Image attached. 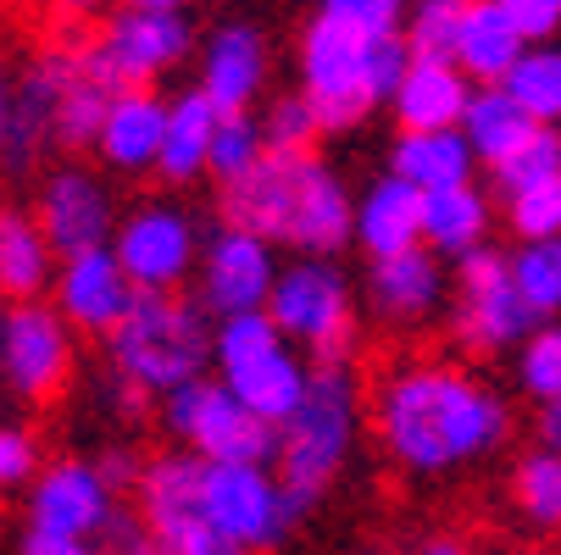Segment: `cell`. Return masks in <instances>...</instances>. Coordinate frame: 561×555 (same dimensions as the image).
Masks as SVG:
<instances>
[{
  "mask_svg": "<svg viewBox=\"0 0 561 555\" xmlns=\"http://www.w3.org/2000/svg\"><path fill=\"white\" fill-rule=\"evenodd\" d=\"M506 401L461 367H400L378 389L383 450L412 472H450L461 461L490 455L506 439Z\"/></svg>",
  "mask_w": 561,
  "mask_h": 555,
  "instance_id": "1",
  "label": "cell"
},
{
  "mask_svg": "<svg viewBox=\"0 0 561 555\" xmlns=\"http://www.w3.org/2000/svg\"><path fill=\"white\" fill-rule=\"evenodd\" d=\"M222 217L228 228H245L267 245H289L295 256H334L356 240V200L345 178L323 155H278L222 184Z\"/></svg>",
  "mask_w": 561,
  "mask_h": 555,
  "instance_id": "2",
  "label": "cell"
},
{
  "mask_svg": "<svg viewBox=\"0 0 561 555\" xmlns=\"http://www.w3.org/2000/svg\"><path fill=\"white\" fill-rule=\"evenodd\" d=\"M356 428H362L356 378L345 367H311L300 406L278 423V461H273L278 484L300 517L334 489L340 466L356 450Z\"/></svg>",
  "mask_w": 561,
  "mask_h": 555,
  "instance_id": "3",
  "label": "cell"
},
{
  "mask_svg": "<svg viewBox=\"0 0 561 555\" xmlns=\"http://www.w3.org/2000/svg\"><path fill=\"white\" fill-rule=\"evenodd\" d=\"M211 334L217 328H206L201 300H184L173 289H139L128 316L106 334V367L128 372L139 389H150L162 401L179 383L206 372Z\"/></svg>",
  "mask_w": 561,
  "mask_h": 555,
  "instance_id": "4",
  "label": "cell"
},
{
  "mask_svg": "<svg viewBox=\"0 0 561 555\" xmlns=\"http://www.w3.org/2000/svg\"><path fill=\"white\" fill-rule=\"evenodd\" d=\"M211 361H217V378H222L262 423H273V428L300 406L306 378H311V367L295 361L289 339L278 334V323H273L267 311L222 316L217 334H211Z\"/></svg>",
  "mask_w": 561,
  "mask_h": 555,
  "instance_id": "5",
  "label": "cell"
},
{
  "mask_svg": "<svg viewBox=\"0 0 561 555\" xmlns=\"http://www.w3.org/2000/svg\"><path fill=\"white\" fill-rule=\"evenodd\" d=\"M162 423L201 461H222V466H273L278 461V428L262 423L222 378H206V372L179 383L173 394H162Z\"/></svg>",
  "mask_w": 561,
  "mask_h": 555,
  "instance_id": "6",
  "label": "cell"
},
{
  "mask_svg": "<svg viewBox=\"0 0 561 555\" xmlns=\"http://www.w3.org/2000/svg\"><path fill=\"white\" fill-rule=\"evenodd\" d=\"M267 316L284 339L306 345L317 367H345L356 345V316H351V278L334 256H295L278 267V284L267 294Z\"/></svg>",
  "mask_w": 561,
  "mask_h": 555,
  "instance_id": "7",
  "label": "cell"
},
{
  "mask_svg": "<svg viewBox=\"0 0 561 555\" xmlns=\"http://www.w3.org/2000/svg\"><path fill=\"white\" fill-rule=\"evenodd\" d=\"M201 455L190 450H168V455H150L134 500H139V522L150 528V539L162 544L168 555H245L211 517L201 500Z\"/></svg>",
  "mask_w": 561,
  "mask_h": 555,
  "instance_id": "8",
  "label": "cell"
},
{
  "mask_svg": "<svg viewBox=\"0 0 561 555\" xmlns=\"http://www.w3.org/2000/svg\"><path fill=\"white\" fill-rule=\"evenodd\" d=\"M539 328V316L512 284V267L501 251H472L456 262V305H450V334L467 350H517Z\"/></svg>",
  "mask_w": 561,
  "mask_h": 555,
  "instance_id": "9",
  "label": "cell"
},
{
  "mask_svg": "<svg viewBox=\"0 0 561 555\" xmlns=\"http://www.w3.org/2000/svg\"><path fill=\"white\" fill-rule=\"evenodd\" d=\"M367 39L373 34H356V28L323 18V12H317V23L300 39V95L311 101L323 134L356 128L373 112V95H367Z\"/></svg>",
  "mask_w": 561,
  "mask_h": 555,
  "instance_id": "10",
  "label": "cell"
},
{
  "mask_svg": "<svg viewBox=\"0 0 561 555\" xmlns=\"http://www.w3.org/2000/svg\"><path fill=\"white\" fill-rule=\"evenodd\" d=\"M201 500H206V517L245 555L278 550L289 539V528L300 522V511L284 495L273 466H222V461H206L201 466Z\"/></svg>",
  "mask_w": 561,
  "mask_h": 555,
  "instance_id": "11",
  "label": "cell"
},
{
  "mask_svg": "<svg viewBox=\"0 0 561 555\" xmlns=\"http://www.w3.org/2000/svg\"><path fill=\"white\" fill-rule=\"evenodd\" d=\"M72 378V328L45 300H18L0 316V383L18 401H56Z\"/></svg>",
  "mask_w": 561,
  "mask_h": 555,
  "instance_id": "12",
  "label": "cell"
},
{
  "mask_svg": "<svg viewBox=\"0 0 561 555\" xmlns=\"http://www.w3.org/2000/svg\"><path fill=\"white\" fill-rule=\"evenodd\" d=\"M112 256L123 262L134 289H179L201 267V228L184 206L145 200L128 217H117Z\"/></svg>",
  "mask_w": 561,
  "mask_h": 555,
  "instance_id": "13",
  "label": "cell"
},
{
  "mask_svg": "<svg viewBox=\"0 0 561 555\" xmlns=\"http://www.w3.org/2000/svg\"><path fill=\"white\" fill-rule=\"evenodd\" d=\"M195 45V28L184 12H139L123 7L95 28V50L101 61L117 72L123 90H150L162 72H173Z\"/></svg>",
  "mask_w": 561,
  "mask_h": 555,
  "instance_id": "14",
  "label": "cell"
},
{
  "mask_svg": "<svg viewBox=\"0 0 561 555\" xmlns=\"http://www.w3.org/2000/svg\"><path fill=\"white\" fill-rule=\"evenodd\" d=\"M34 217H39V228H45L56 262L84 256V251H101V245H112V233H117V200H112L106 178L90 173V167H78V162L56 167V173L39 184Z\"/></svg>",
  "mask_w": 561,
  "mask_h": 555,
  "instance_id": "15",
  "label": "cell"
},
{
  "mask_svg": "<svg viewBox=\"0 0 561 555\" xmlns=\"http://www.w3.org/2000/svg\"><path fill=\"white\" fill-rule=\"evenodd\" d=\"M278 284L273 245L245 228H217L201 245V305L206 316H239V311H267V294Z\"/></svg>",
  "mask_w": 561,
  "mask_h": 555,
  "instance_id": "16",
  "label": "cell"
},
{
  "mask_svg": "<svg viewBox=\"0 0 561 555\" xmlns=\"http://www.w3.org/2000/svg\"><path fill=\"white\" fill-rule=\"evenodd\" d=\"M117 517V495L101 478L95 461H50L34 472L28 484V522L50 528V533H72V539H101Z\"/></svg>",
  "mask_w": 561,
  "mask_h": 555,
  "instance_id": "17",
  "label": "cell"
},
{
  "mask_svg": "<svg viewBox=\"0 0 561 555\" xmlns=\"http://www.w3.org/2000/svg\"><path fill=\"white\" fill-rule=\"evenodd\" d=\"M134 294H139V289L128 284V273H123V262L112 256V245L56 262L50 305L67 316L72 334H101V339H106L123 316H128Z\"/></svg>",
  "mask_w": 561,
  "mask_h": 555,
  "instance_id": "18",
  "label": "cell"
},
{
  "mask_svg": "<svg viewBox=\"0 0 561 555\" xmlns=\"http://www.w3.org/2000/svg\"><path fill=\"white\" fill-rule=\"evenodd\" d=\"M267 84V45L251 23H222L206 39V61H201V95L217 112H251V101Z\"/></svg>",
  "mask_w": 561,
  "mask_h": 555,
  "instance_id": "19",
  "label": "cell"
},
{
  "mask_svg": "<svg viewBox=\"0 0 561 555\" xmlns=\"http://www.w3.org/2000/svg\"><path fill=\"white\" fill-rule=\"evenodd\" d=\"M445 267L434 251L412 245L400 256H378L367 267V305L373 316H383V323H417V316H428L439 300H445Z\"/></svg>",
  "mask_w": 561,
  "mask_h": 555,
  "instance_id": "20",
  "label": "cell"
},
{
  "mask_svg": "<svg viewBox=\"0 0 561 555\" xmlns=\"http://www.w3.org/2000/svg\"><path fill=\"white\" fill-rule=\"evenodd\" d=\"M162 134H168V106L150 90H123L95 134V155L112 173H156L162 162Z\"/></svg>",
  "mask_w": 561,
  "mask_h": 555,
  "instance_id": "21",
  "label": "cell"
},
{
  "mask_svg": "<svg viewBox=\"0 0 561 555\" xmlns=\"http://www.w3.org/2000/svg\"><path fill=\"white\" fill-rule=\"evenodd\" d=\"M356 245L378 262V256H400L423 245V189H412L407 178H373L367 195L356 200Z\"/></svg>",
  "mask_w": 561,
  "mask_h": 555,
  "instance_id": "22",
  "label": "cell"
},
{
  "mask_svg": "<svg viewBox=\"0 0 561 555\" xmlns=\"http://www.w3.org/2000/svg\"><path fill=\"white\" fill-rule=\"evenodd\" d=\"M467 95H472V78L456 61L412 56V67H407V78H400L389 106L400 117V134H428V128H456L461 112H467Z\"/></svg>",
  "mask_w": 561,
  "mask_h": 555,
  "instance_id": "23",
  "label": "cell"
},
{
  "mask_svg": "<svg viewBox=\"0 0 561 555\" xmlns=\"http://www.w3.org/2000/svg\"><path fill=\"white\" fill-rule=\"evenodd\" d=\"M50 150H56V78H50V61L34 56V61L18 72L12 139H7V155H0V167H7L12 178H28Z\"/></svg>",
  "mask_w": 561,
  "mask_h": 555,
  "instance_id": "24",
  "label": "cell"
},
{
  "mask_svg": "<svg viewBox=\"0 0 561 555\" xmlns=\"http://www.w3.org/2000/svg\"><path fill=\"white\" fill-rule=\"evenodd\" d=\"M56 284V251L45 240L39 217L0 206V300H45Z\"/></svg>",
  "mask_w": 561,
  "mask_h": 555,
  "instance_id": "25",
  "label": "cell"
},
{
  "mask_svg": "<svg viewBox=\"0 0 561 555\" xmlns=\"http://www.w3.org/2000/svg\"><path fill=\"white\" fill-rule=\"evenodd\" d=\"M472 144L461 139V128H428V134H400L389 150V173L407 178L412 189L434 195V189H456L472 184Z\"/></svg>",
  "mask_w": 561,
  "mask_h": 555,
  "instance_id": "26",
  "label": "cell"
},
{
  "mask_svg": "<svg viewBox=\"0 0 561 555\" xmlns=\"http://www.w3.org/2000/svg\"><path fill=\"white\" fill-rule=\"evenodd\" d=\"M490 195L478 184H456V189H434L423 195V240L434 256H472L490 245Z\"/></svg>",
  "mask_w": 561,
  "mask_h": 555,
  "instance_id": "27",
  "label": "cell"
},
{
  "mask_svg": "<svg viewBox=\"0 0 561 555\" xmlns=\"http://www.w3.org/2000/svg\"><path fill=\"white\" fill-rule=\"evenodd\" d=\"M461 139L472 144V155L484 162L490 173L506 162V155H517L523 144H528V134L539 128L501 84H478L472 95H467V112H461Z\"/></svg>",
  "mask_w": 561,
  "mask_h": 555,
  "instance_id": "28",
  "label": "cell"
},
{
  "mask_svg": "<svg viewBox=\"0 0 561 555\" xmlns=\"http://www.w3.org/2000/svg\"><path fill=\"white\" fill-rule=\"evenodd\" d=\"M523 50H528L523 34L506 23V12L495 0H467V18H461V34H456V67L472 84H501Z\"/></svg>",
  "mask_w": 561,
  "mask_h": 555,
  "instance_id": "29",
  "label": "cell"
},
{
  "mask_svg": "<svg viewBox=\"0 0 561 555\" xmlns=\"http://www.w3.org/2000/svg\"><path fill=\"white\" fill-rule=\"evenodd\" d=\"M211 128H217V106L201 90H184L179 101H168V134H162V173L168 184H190L206 173V150H211Z\"/></svg>",
  "mask_w": 561,
  "mask_h": 555,
  "instance_id": "30",
  "label": "cell"
},
{
  "mask_svg": "<svg viewBox=\"0 0 561 555\" xmlns=\"http://www.w3.org/2000/svg\"><path fill=\"white\" fill-rule=\"evenodd\" d=\"M501 90L545 128L561 123V45H528L517 67L501 78Z\"/></svg>",
  "mask_w": 561,
  "mask_h": 555,
  "instance_id": "31",
  "label": "cell"
},
{
  "mask_svg": "<svg viewBox=\"0 0 561 555\" xmlns=\"http://www.w3.org/2000/svg\"><path fill=\"white\" fill-rule=\"evenodd\" d=\"M506 267H512V284L528 300V311L539 323H556L561 316V240H523L506 256Z\"/></svg>",
  "mask_w": 561,
  "mask_h": 555,
  "instance_id": "32",
  "label": "cell"
},
{
  "mask_svg": "<svg viewBox=\"0 0 561 555\" xmlns=\"http://www.w3.org/2000/svg\"><path fill=\"white\" fill-rule=\"evenodd\" d=\"M262 155H267L262 123H251V112H217L211 150H206V173H217L222 184H233V178H245Z\"/></svg>",
  "mask_w": 561,
  "mask_h": 555,
  "instance_id": "33",
  "label": "cell"
},
{
  "mask_svg": "<svg viewBox=\"0 0 561 555\" xmlns=\"http://www.w3.org/2000/svg\"><path fill=\"white\" fill-rule=\"evenodd\" d=\"M461 18H467V0H412L400 34H407L412 56H423V61H456Z\"/></svg>",
  "mask_w": 561,
  "mask_h": 555,
  "instance_id": "34",
  "label": "cell"
},
{
  "mask_svg": "<svg viewBox=\"0 0 561 555\" xmlns=\"http://www.w3.org/2000/svg\"><path fill=\"white\" fill-rule=\"evenodd\" d=\"M556 173H561V128H545V123H539V128L528 134V144L495 167V184H501V195L512 200V195H523V189H534V184H545V178H556Z\"/></svg>",
  "mask_w": 561,
  "mask_h": 555,
  "instance_id": "35",
  "label": "cell"
},
{
  "mask_svg": "<svg viewBox=\"0 0 561 555\" xmlns=\"http://www.w3.org/2000/svg\"><path fill=\"white\" fill-rule=\"evenodd\" d=\"M517 506L528 511V522L561 528V455L556 450H534L528 461H517Z\"/></svg>",
  "mask_w": 561,
  "mask_h": 555,
  "instance_id": "36",
  "label": "cell"
},
{
  "mask_svg": "<svg viewBox=\"0 0 561 555\" xmlns=\"http://www.w3.org/2000/svg\"><path fill=\"white\" fill-rule=\"evenodd\" d=\"M517 383L534 394L539 406H550L561 394V323H539L517 345Z\"/></svg>",
  "mask_w": 561,
  "mask_h": 555,
  "instance_id": "37",
  "label": "cell"
},
{
  "mask_svg": "<svg viewBox=\"0 0 561 555\" xmlns=\"http://www.w3.org/2000/svg\"><path fill=\"white\" fill-rule=\"evenodd\" d=\"M317 134H323V123H317L306 95H278L262 112V144L278 150V155H306L317 144Z\"/></svg>",
  "mask_w": 561,
  "mask_h": 555,
  "instance_id": "38",
  "label": "cell"
},
{
  "mask_svg": "<svg viewBox=\"0 0 561 555\" xmlns=\"http://www.w3.org/2000/svg\"><path fill=\"white\" fill-rule=\"evenodd\" d=\"M506 217H512L517 240H561V173L523 189V195H512Z\"/></svg>",
  "mask_w": 561,
  "mask_h": 555,
  "instance_id": "39",
  "label": "cell"
},
{
  "mask_svg": "<svg viewBox=\"0 0 561 555\" xmlns=\"http://www.w3.org/2000/svg\"><path fill=\"white\" fill-rule=\"evenodd\" d=\"M412 0H323V18L356 28V34H400Z\"/></svg>",
  "mask_w": 561,
  "mask_h": 555,
  "instance_id": "40",
  "label": "cell"
},
{
  "mask_svg": "<svg viewBox=\"0 0 561 555\" xmlns=\"http://www.w3.org/2000/svg\"><path fill=\"white\" fill-rule=\"evenodd\" d=\"M495 7L523 34V45H550L561 34V0H495Z\"/></svg>",
  "mask_w": 561,
  "mask_h": 555,
  "instance_id": "41",
  "label": "cell"
},
{
  "mask_svg": "<svg viewBox=\"0 0 561 555\" xmlns=\"http://www.w3.org/2000/svg\"><path fill=\"white\" fill-rule=\"evenodd\" d=\"M34 472H39V439L23 428H0V495L34 484Z\"/></svg>",
  "mask_w": 561,
  "mask_h": 555,
  "instance_id": "42",
  "label": "cell"
},
{
  "mask_svg": "<svg viewBox=\"0 0 561 555\" xmlns=\"http://www.w3.org/2000/svg\"><path fill=\"white\" fill-rule=\"evenodd\" d=\"M95 394H101L106 412H117V417H128V423H139V417L150 412V401H156L150 389H139V383H134L128 372H117V367H106V378L95 383Z\"/></svg>",
  "mask_w": 561,
  "mask_h": 555,
  "instance_id": "43",
  "label": "cell"
},
{
  "mask_svg": "<svg viewBox=\"0 0 561 555\" xmlns=\"http://www.w3.org/2000/svg\"><path fill=\"white\" fill-rule=\"evenodd\" d=\"M95 550H101V555H168L162 544L150 539V528H145L139 517H128V511L112 517V528L95 539Z\"/></svg>",
  "mask_w": 561,
  "mask_h": 555,
  "instance_id": "44",
  "label": "cell"
},
{
  "mask_svg": "<svg viewBox=\"0 0 561 555\" xmlns=\"http://www.w3.org/2000/svg\"><path fill=\"white\" fill-rule=\"evenodd\" d=\"M12 555H101L95 539H72V533H50V528H23Z\"/></svg>",
  "mask_w": 561,
  "mask_h": 555,
  "instance_id": "45",
  "label": "cell"
},
{
  "mask_svg": "<svg viewBox=\"0 0 561 555\" xmlns=\"http://www.w3.org/2000/svg\"><path fill=\"white\" fill-rule=\"evenodd\" d=\"M95 466H101V478L112 484V495L134 489V484H139V472H145V461H139L128 444H112V450H101V455H95Z\"/></svg>",
  "mask_w": 561,
  "mask_h": 555,
  "instance_id": "46",
  "label": "cell"
},
{
  "mask_svg": "<svg viewBox=\"0 0 561 555\" xmlns=\"http://www.w3.org/2000/svg\"><path fill=\"white\" fill-rule=\"evenodd\" d=\"M45 12L56 18V28H84L90 18L106 12V0H45Z\"/></svg>",
  "mask_w": 561,
  "mask_h": 555,
  "instance_id": "47",
  "label": "cell"
},
{
  "mask_svg": "<svg viewBox=\"0 0 561 555\" xmlns=\"http://www.w3.org/2000/svg\"><path fill=\"white\" fill-rule=\"evenodd\" d=\"M12 101H18V72L0 61V155H7V139H12Z\"/></svg>",
  "mask_w": 561,
  "mask_h": 555,
  "instance_id": "48",
  "label": "cell"
},
{
  "mask_svg": "<svg viewBox=\"0 0 561 555\" xmlns=\"http://www.w3.org/2000/svg\"><path fill=\"white\" fill-rule=\"evenodd\" d=\"M539 433H545V450H556L561 455V394L545 406V417H539Z\"/></svg>",
  "mask_w": 561,
  "mask_h": 555,
  "instance_id": "49",
  "label": "cell"
},
{
  "mask_svg": "<svg viewBox=\"0 0 561 555\" xmlns=\"http://www.w3.org/2000/svg\"><path fill=\"white\" fill-rule=\"evenodd\" d=\"M123 7H139V12H184L190 0H123Z\"/></svg>",
  "mask_w": 561,
  "mask_h": 555,
  "instance_id": "50",
  "label": "cell"
},
{
  "mask_svg": "<svg viewBox=\"0 0 561 555\" xmlns=\"http://www.w3.org/2000/svg\"><path fill=\"white\" fill-rule=\"evenodd\" d=\"M417 555H472L467 544H456V539H434V544H423Z\"/></svg>",
  "mask_w": 561,
  "mask_h": 555,
  "instance_id": "51",
  "label": "cell"
},
{
  "mask_svg": "<svg viewBox=\"0 0 561 555\" xmlns=\"http://www.w3.org/2000/svg\"><path fill=\"white\" fill-rule=\"evenodd\" d=\"M356 555H383V550H356Z\"/></svg>",
  "mask_w": 561,
  "mask_h": 555,
  "instance_id": "52",
  "label": "cell"
},
{
  "mask_svg": "<svg viewBox=\"0 0 561 555\" xmlns=\"http://www.w3.org/2000/svg\"><path fill=\"white\" fill-rule=\"evenodd\" d=\"M0 316H7V305H0Z\"/></svg>",
  "mask_w": 561,
  "mask_h": 555,
  "instance_id": "53",
  "label": "cell"
}]
</instances>
